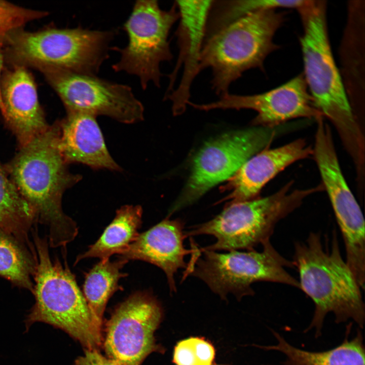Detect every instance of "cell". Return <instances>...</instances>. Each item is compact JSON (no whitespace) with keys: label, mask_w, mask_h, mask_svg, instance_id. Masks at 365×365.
Masks as SVG:
<instances>
[{"label":"cell","mask_w":365,"mask_h":365,"mask_svg":"<svg viewBox=\"0 0 365 365\" xmlns=\"http://www.w3.org/2000/svg\"><path fill=\"white\" fill-rule=\"evenodd\" d=\"M58 120L43 134L19 148L5 169L23 198L32 209L35 221L49 229L51 247L64 246L78 234L76 223L62 207L65 192L82 179L72 173L58 147Z\"/></svg>","instance_id":"obj_1"},{"label":"cell","mask_w":365,"mask_h":365,"mask_svg":"<svg viewBox=\"0 0 365 365\" xmlns=\"http://www.w3.org/2000/svg\"><path fill=\"white\" fill-rule=\"evenodd\" d=\"M326 2L307 0L297 9L303 26V72L317 108L333 125L353 162L365 158L364 137L348 100L332 53Z\"/></svg>","instance_id":"obj_2"},{"label":"cell","mask_w":365,"mask_h":365,"mask_svg":"<svg viewBox=\"0 0 365 365\" xmlns=\"http://www.w3.org/2000/svg\"><path fill=\"white\" fill-rule=\"evenodd\" d=\"M292 262L299 273L300 289L315 305L305 332L314 328L315 337L320 336L330 312L336 323L351 320L363 328L365 309L361 288L341 256L336 232L330 249H324L319 233L311 232L305 242H296Z\"/></svg>","instance_id":"obj_3"},{"label":"cell","mask_w":365,"mask_h":365,"mask_svg":"<svg viewBox=\"0 0 365 365\" xmlns=\"http://www.w3.org/2000/svg\"><path fill=\"white\" fill-rule=\"evenodd\" d=\"M32 236L35 303L25 320L26 328L35 322H45L63 330L87 349H97L102 341V323L92 314L66 264L51 259L47 240L36 230Z\"/></svg>","instance_id":"obj_4"},{"label":"cell","mask_w":365,"mask_h":365,"mask_svg":"<svg viewBox=\"0 0 365 365\" xmlns=\"http://www.w3.org/2000/svg\"><path fill=\"white\" fill-rule=\"evenodd\" d=\"M286 15L276 9L252 12L205 39L199 71L211 68L212 88L216 94L228 93L231 84L245 71L264 70L267 57L280 48L274 37Z\"/></svg>","instance_id":"obj_5"},{"label":"cell","mask_w":365,"mask_h":365,"mask_svg":"<svg viewBox=\"0 0 365 365\" xmlns=\"http://www.w3.org/2000/svg\"><path fill=\"white\" fill-rule=\"evenodd\" d=\"M113 30L51 27L36 31L18 30L4 42V60L10 65L41 72L60 68L96 75L108 57Z\"/></svg>","instance_id":"obj_6"},{"label":"cell","mask_w":365,"mask_h":365,"mask_svg":"<svg viewBox=\"0 0 365 365\" xmlns=\"http://www.w3.org/2000/svg\"><path fill=\"white\" fill-rule=\"evenodd\" d=\"M293 184L292 180L288 182L278 191L263 198L226 204L219 214L191 227L185 234L187 237L213 236L216 242L202 250H254V247L270 239L276 224L298 208L306 198L323 191L321 184L292 190Z\"/></svg>","instance_id":"obj_7"},{"label":"cell","mask_w":365,"mask_h":365,"mask_svg":"<svg viewBox=\"0 0 365 365\" xmlns=\"http://www.w3.org/2000/svg\"><path fill=\"white\" fill-rule=\"evenodd\" d=\"M263 249L247 252L233 250L228 253L202 250L190 262L186 275H192L203 281L222 299L232 293L238 300L254 293L251 285L257 281L284 284L300 289L299 282L286 271L294 268L292 261L282 256L270 239L262 243Z\"/></svg>","instance_id":"obj_8"},{"label":"cell","mask_w":365,"mask_h":365,"mask_svg":"<svg viewBox=\"0 0 365 365\" xmlns=\"http://www.w3.org/2000/svg\"><path fill=\"white\" fill-rule=\"evenodd\" d=\"M298 126L286 123L275 127L254 126L225 133L205 143L196 154L189 179L169 215L227 180L250 157L269 148L277 138Z\"/></svg>","instance_id":"obj_9"},{"label":"cell","mask_w":365,"mask_h":365,"mask_svg":"<svg viewBox=\"0 0 365 365\" xmlns=\"http://www.w3.org/2000/svg\"><path fill=\"white\" fill-rule=\"evenodd\" d=\"M178 18L175 3L164 10L157 1H137L123 25L128 44L123 48H111L120 54V60L112 66L114 70L137 76L144 90L150 82L159 87L160 65L173 58L168 37Z\"/></svg>","instance_id":"obj_10"},{"label":"cell","mask_w":365,"mask_h":365,"mask_svg":"<svg viewBox=\"0 0 365 365\" xmlns=\"http://www.w3.org/2000/svg\"><path fill=\"white\" fill-rule=\"evenodd\" d=\"M313 155L344 241L346 263L356 280H365L364 220L341 170L330 126L316 123Z\"/></svg>","instance_id":"obj_11"},{"label":"cell","mask_w":365,"mask_h":365,"mask_svg":"<svg viewBox=\"0 0 365 365\" xmlns=\"http://www.w3.org/2000/svg\"><path fill=\"white\" fill-rule=\"evenodd\" d=\"M55 91L66 112L105 116L124 124L144 118V108L128 85L100 78L96 75L52 68L42 72Z\"/></svg>","instance_id":"obj_12"},{"label":"cell","mask_w":365,"mask_h":365,"mask_svg":"<svg viewBox=\"0 0 365 365\" xmlns=\"http://www.w3.org/2000/svg\"><path fill=\"white\" fill-rule=\"evenodd\" d=\"M162 309L150 294L137 292L115 309L106 327L104 342L108 357L123 365H140L153 352H162L154 333L162 318Z\"/></svg>","instance_id":"obj_13"},{"label":"cell","mask_w":365,"mask_h":365,"mask_svg":"<svg viewBox=\"0 0 365 365\" xmlns=\"http://www.w3.org/2000/svg\"><path fill=\"white\" fill-rule=\"evenodd\" d=\"M189 105L206 111L218 108L252 110L257 113L252 121L254 126L275 127L294 119L316 121L324 118L314 104L303 72L262 93L241 95L228 93L214 102L206 104L190 102Z\"/></svg>","instance_id":"obj_14"},{"label":"cell","mask_w":365,"mask_h":365,"mask_svg":"<svg viewBox=\"0 0 365 365\" xmlns=\"http://www.w3.org/2000/svg\"><path fill=\"white\" fill-rule=\"evenodd\" d=\"M213 1H176L179 25L176 34L179 48L176 65L169 75L165 98L172 103L174 115L182 114L190 101L192 83L200 72V55Z\"/></svg>","instance_id":"obj_15"},{"label":"cell","mask_w":365,"mask_h":365,"mask_svg":"<svg viewBox=\"0 0 365 365\" xmlns=\"http://www.w3.org/2000/svg\"><path fill=\"white\" fill-rule=\"evenodd\" d=\"M1 93L5 124L19 148L44 133L50 125L39 102L34 80L27 67L10 65L3 71Z\"/></svg>","instance_id":"obj_16"},{"label":"cell","mask_w":365,"mask_h":365,"mask_svg":"<svg viewBox=\"0 0 365 365\" xmlns=\"http://www.w3.org/2000/svg\"><path fill=\"white\" fill-rule=\"evenodd\" d=\"M313 153V147L304 138L260 151L227 180L222 190L231 192L220 202L228 200L227 204H232L256 198L265 185L279 173L297 161L310 158Z\"/></svg>","instance_id":"obj_17"},{"label":"cell","mask_w":365,"mask_h":365,"mask_svg":"<svg viewBox=\"0 0 365 365\" xmlns=\"http://www.w3.org/2000/svg\"><path fill=\"white\" fill-rule=\"evenodd\" d=\"M184 223L179 220H171L168 216L148 231L139 234L135 240L119 259L141 260L155 265L165 273L171 292L176 291L174 275L179 269L187 268L185 257L193 254L198 248L186 249L184 241L187 237L184 231Z\"/></svg>","instance_id":"obj_18"},{"label":"cell","mask_w":365,"mask_h":365,"mask_svg":"<svg viewBox=\"0 0 365 365\" xmlns=\"http://www.w3.org/2000/svg\"><path fill=\"white\" fill-rule=\"evenodd\" d=\"M92 115L67 112L59 124L58 147L69 165L80 163L94 170H122L111 156L101 129Z\"/></svg>","instance_id":"obj_19"},{"label":"cell","mask_w":365,"mask_h":365,"mask_svg":"<svg viewBox=\"0 0 365 365\" xmlns=\"http://www.w3.org/2000/svg\"><path fill=\"white\" fill-rule=\"evenodd\" d=\"M364 2H348L347 23L340 48V72L356 117L363 110L364 99Z\"/></svg>","instance_id":"obj_20"},{"label":"cell","mask_w":365,"mask_h":365,"mask_svg":"<svg viewBox=\"0 0 365 365\" xmlns=\"http://www.w3.org/2000/svg\"><path fill=\"white\" fill-rule=\"evenodd\" d=\"M351 324L347 327L345 338L338 346L319 352L309 351L296 347L277 332H271L277 340L273 345L259 346L267 350L283 353L285 359L276 365H365L363 337L360 330L351 340L348 339Z\"/></svg>","instance_id":"obj_21"},{"label":"cell","mask_w":365,"mask_h":365,"mask_svg":"<svg viewBox=\"0 0 365 365\" xmlns=\"http://www.w3.org/2000/svg\"><path fill=\"white\" fill-rule=\"evenodd\" d=\"M142 215V209L139 205L122 206L100 238L86 252L77 257L75 263L88 258L106 260L113 254H122L138 237Z\"/></svg>","instance_id":"obj_22"},{"label":"cell","mask_w":365,"mask_h":365,"mask_svg":"<svg viewBox=\"0 0 365 365\" xmlns=\"http://www.w3.org/2000/svg\"><path fill=\"white\" fill-rule=\"evenodd\" d=\"M35 222L33 212L21 196L0 161V230L30 247L28 233Z\"/></svg>","instance_id":"obj_23"},{"label":"cell","mask_w":365,"mask_h":365,"mask_svg":"<svg viewBox=\"0 0 365 365\" xmlns=\"http://www.w3.org/2000/svg\"><path fill=\"white\" fill-rule=\"evenodd\" d=\"M127 262L120 259L114 262L101 260L85 276L83 295L92 314L101 323L108 300L122 288L119 281L126 274L121 270Z\"/></svg>","instance_id":"obj_24"},{"label":"cell","mask_w":365,"mask_h":365,"mask_svg":"<svg viewBox=\"0 0 365 365\" xmlns=\"http://www.w3.org/2000/svg\"><path fill=\"white\" fill-rule=\"evenodd\" d=\"M35 268L34 246L30 248L0 230V276L32 292Z\"/></svg>","instance_id":"obj_25"},{"label":"cell","mask_w":365,"mask_h":365,"mask_svg":"<svg viewBox=\"0 0 365 365\" xmlns=\"http://www.w3.org/2000/svg\"><path fill=\"white\" fill-rule=\"evenodd\" d=\"M215 355L210 342L202 337H190L176 344L172 361L175 365H212Z\"/></svg>","instance_id":"obj_26"},{"label":"cell","mask_w":365,"mask_h":365,"mask_svg":"<svg viewBox=\"0 0 365 365\" xmlns=\"http://www.w3.org/2000/svg\"><path fill=\"white\" fill-rule=\"evenodd\" d=\"M47 12L25 8L0 0V44L28 23L45 17Z\"/></svg>","instance_id":"obj_27"},{"label":"cell","mask_w":365,"mask_h":365,"mask_svg":"<svg viewBox=\"0 0 365 365\" xmlns=\"http://www.w3.org/2000/svg\"><path fill=\"white\" fill-rule=\"evenodd\" d=\"M306 0H243L225 1L222 7L224 19L228 22L235 21L252 12L278 8L297 9Z\"/></svg>","instance_id":"obj_28"},{"label":"cell","mask_w":365,"mask_h":365,"mask_svg":"<svg viewBox=\"0 0 365 365\" xmlns=\"http://www.w3.org/2000/svg\"><path fill=\"white\" fill-rule=\"evenodd\" d=\"M74 365H123L118 361L102 355L96 349H87Z\"/></svg>","instance_id":"obj_29"},{"label":"cell","mask_w":365,"mask_h":365,"mask_svg":"<svg viewBox=\"0 0 365 365\" xmlns=\"http://www.w3.org/2000/svg\"><path fill=\"white\" fill-rule=\"evenodd\" d=\"M4 61V57L3 49H2V45L0 44V112H1L2 116H3L4 114V105L3 104L2 97H1V82L2 75V72H3Z\"/></svg>","instance_id":"obj_30"},{"label":"cell","mask_w":365,"mask_h":365,"mask_svg":"<svg viewBox=\"0 0 365 365\" xmlns=\"http://www.w3.org/2000/svg\"><path fill=\"white\" fill-rule=\"evenodd\" d=\"M213 365H223V364H213Z\"/></svg>","instance_id":"obj_31"}]
</instances>
